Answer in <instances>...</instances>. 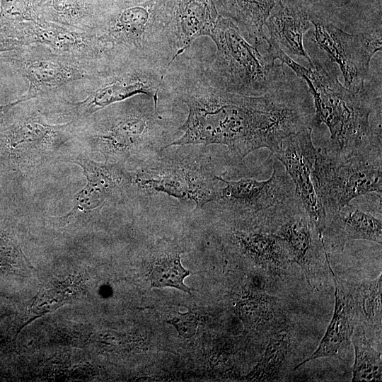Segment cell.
<instances>
[{"mask_svg":"<svg viewBox=\"0 0 382 382\" xmlns=\"http://www.w3.org/2000/svg\"><path fill=\"white\" fill-rule=\"evenodd\" d=\"M316 154L311 127L285 137L273 153L291 180L305 211L323 235L326 214L311 180Z\"/></svg>","mask_w":382,"mask_h":382,"instance_id":"5bb4252c","label":"cell"},{"mask_svg":"<svg viewBox=\"0 0 382 382\" xmlns=\"http://www.w3.org/2000/svg\"><path fill=\"white\" fill-rule=\"evenodd\" d=\"M266 51L290 67L308 85L315 108L313 123H324L330 133L325 146L330 151L350 153L381 146V121L369 120L374 103L366 90L353 92L337 79L333 66L320 62L304 67L294 61L274 40L266 37ZM381 104V103H380Z\"/></svg>","mask_w":382,"mask_h":382,"instance_id":"3957f363","label":"cell"},{"mask_svg":"<svg viewBox=\"0 0 382 382\" xmlns=\"http://www.w3.org/2000/svg\"><path fill=\"white\" fill-rule=\"evenodd\" d=\"M277 2L279 1H282V0H275Z\"/></svg>","mask_w":382,"mask_h":382,"instance_id":"d590c367","label":"cell"},{"mask_svg":"<svg viewBox=\"0 0 382 382\" xmlns=\"http://www.w3.org/2000/svg\"><path fill=\"white\" fill-rule=\"evenodd\" d=\"M74 162L82 168L86 183L74 196V205L66 214L50 218L59 225L66 226L99 214L104 207L118 202L132 191L125 166L98 163L84 154L78 155Z\"/></svg>","mask_w":382,"mask_h":382,"instance_id":"4fadbf2b","label":"cell"},{"mask_svg":"<svg viewBox=\"0 0 382 382\" xmlns=\"http://www.w3.org/2000/svg\"><path fill=\"white\" fill-rule=\"evenodd\" d=\"M335 237L340 244L350 240H366L381 244V220L347 204L328 216L323 233Z\"/></svg>","mask_w":382,"mask_h":382,"instance_id":"7402d4cb","label":"cell"},{"mask_svg":"<svg viewBox=\"0 0 382 382\" xmlns=\"http://www.w3.org/2000/svg\"><path fill=\"white\" fill-rule=\"evenodd\" d=\"M12 38L23 45H40L57 54L108 64L93 32L74 30L41 19L21 24Z\"/></svg>","mask_w":382,"mask_h":382,"instance_id":"9a60e30c","label":"cell"},{"mask_svg":"<svg viewBox=\"0 0 382 382\" xmlns=\"http://www.w3.org/2000/svg\"><path fill=\"white\" fill-rule=\"evenodd\" d=\"M34 270L16 243L0 233V272L29 276Z\"/></svg>","mask_w":382,"mask_h":382,"instance_id":"f546056e","label":"cell"},{"mask_svg":"<svg viewBox=\"0 0 382 382\" xmlns=\"http://www.w3.org/2000/svg\"><path fill=\"white\" fill-rule=\"evenodd\" d=\"M103 5H108L130 0H99Z\"/></svg>","mask_w":382,"mask_h":382,"instance_id":"836d02e7","label":"cell"},{"mask_svg":"<svg viewBox=\"0 0 382 382\" xmlns=\"http://www.w3.org/2000/svg\"><path fill=\"white\" fill-rule=\"evenodd\" d=\"M76 122L47 123L38 109L23 113L0 126V150L18 170L42 166L74 134Z\"/></svg>","mask_w":382,"mask_h":382,"instance_id":"8fae6325","label":"cell"},{"mask_svg":"<svg viewBox=\"0 0 382 382\" xmlns=\"http://www.w3.org/2000/svg\"><path fill=\"white\" fill-rule=\"evenodd\" d=\"M381 149L336 154L316 147L311 180L326 218L356 197L382 191Z\"/></svg>","mask_w":382,"mask_h":382,"instance_id":"8992f818","label":"cell"},{"mask_svg":"<svg viewBox=\"0 0 382 382\" xmlns=\"http://www.w3.org/2000/svg\"><path fill=\"white\" fill-rule=\"evenodd\" d=\"M9 64L28 83V99L48 97L71 84L96 79L108 65L54 53L40 45H23L2 53Z\"/></svg>","mask_w":382,"mask_h":382,"instance_id":"9c48e42d","label":"cell"},{"mask_svg":"<svg viewBox=\"0 0 382 382\" xmlns=\"http://www.w3.org/2000/svg\"><path fill=\"white\" fill-rule=\"evenodd\" d=\"M79 289L71 281L52 283L41 289L35 299L31 309V316H40L51 312L59 306L70 302L76 297Z\"/></svg>","mask_w":382,"mask_h":382,"instance_id":"f1b7e54d","label":"cell"},{"mask_svg":"<svg viewBox=\"0 0 382 382\" xmlns=\"http://www.w3.org/2000/svg\"><path fill=\"white\" fill-rule=\"evenodd\" d=\"M29 100L24 95L21 96L16 100L6 105H0V126L4 123L8 113L17 105Z\"/></svg>","mask_w":382,"mask_h":382,"instance_id":"1f68e13d","label":"cell"},{"mask_svg":"<svg viewBox=\"0 0 382 382\" xmlns=\"http://www.w3.org/2000/svg\"><path fill=\"white\" fill-rule=\"evenodd\" d=\"M173 90L188 110L174 146L221 144L234 158L267 148L273 154L289 135L311 127L303 104L277 89L259 96L226 92L209 83L200 66L183 69ZM166 148V149H167Z\"/></svg>","mask_w":382,"mask_h":382,"instance_id":"6da1fadb","label":"cell"},{"mask_svg":"<svg viewBox=\"0 0 382 382\" xmlns=\"http://www.w3.org/2000/svg\"><path fill=\"white\" fill-rule=\"evenodd\" d=\"M166 74L160 69L141 64L110 65L89 81L93 88L83 100L64 101L61 114L69 121L83 120L113 103L139 94L147 95L158 102Z\"/></svg>","mask_w":382,"mask_h":382,"instance_id":"30bf717a","label":"cell"},{"mask_svg":"<svg viewBox=\"0 0 382 382\" xmlns=\"http://www.w3.org/2000/svg\"><path fill=\"white\" fill-rule=\"evenodd\" d=\"M291 350L289 333L281 330L274 334L261 359L248 374L250 381H272L283 370Z\"/></svg>","mask_w":382,"mask_h":382,"instance_id":"484cf974","label":"cell"},{"mask_svg":"<svg viewBox=\"0 0 382 382\" xmlns=\"http://www.w3.org/2000/svg\"><path fill=\"white\" fill-rule=\"evenodd\" d=\"M22 46L23 45L18 40L0 34V53L15 50Z\"/></svg>","mask_w":382,"mask_h":382,"instance_id":"d6a6232c","label":"cell"},{"mask_svg":"<svg viewBox=\"0 0 382 382\" xmlns=\"http://www.w3.org/2000/svg\"><path fill=\"white\" fill-rule=\"evenodd\" d=\"M169 323L173 324L180 335L185 338L191 337L197 330V318L192 313H180L169 320Z\"/></svg>","mask_w":382,"mask_h":382,"instance_id":"4dcf8cb0","label":"cell"},{"mask_svg":"<svg viewBox=\"0 0 382 382\" xmlns=\"http://www.w3.org/2000/svg\"><path fill=\"white\" fill-rule=\"evenodd\" d=\"M233 219L239 227L231 229L230 238L242 254L275 273L291 262L283 241L277 234L255 222Z\"/></svg>","mask_w":382,"mask_h":382,"instance_id":"e0dca14e","label":"cell"},{"mask_svg":"<svg viewBox=\"0 0 382 382\" xmlns=\"http://www.w3.org/2000/svg\"><path fill=\"white\" fill-rule=\"evenodd\" d=\"M277 299L257 289L247 292L236 305L240 318L248 329L271 325L279 314Z\"/></svg>","mask_w":382,"mask_h":382,"instance_id":"d4e9b609","label":"cell"},{"mask_svg":"<svg viewBox=\"0 0 382 382\" xmlns=\"http://www.w3.org/2000/svg\"><path fill=\"white\" fill-rule=\"evenodd\" d=\"M270 38L284 46L293 55L305 57L312 63L303 43L304 33L311 27L308 12L291 0L277 2L267 18Z\"/></svg>","mask_w":382,"mask_h":382,"instance_id":"ffe728a7","label":"cell"},{"mask_svg":"<svg viewBox=\"0 0 382 382\" xmlns=\"http://www.w3.org/2000/svg\"><path fill=\"white\" fill-rule=\"evenodd\" d=\"M351 342L354 349L352 381H381V354L376 351L361 329H354Z\"/></svg>","mask_w":382,"mask_h":382,"instance_id":"4316f807","label":"cell"},{"mask_svg":"<svg viewBox=\"0 0 382 382\" xmlns=\"http://www.w3.org/2000/svg\"><path fill=\"white\" fill-rule=\"evenodd\" d=\"M129 175L132 191L146 195L163 192L190 200L196 208L216 202L223 186L208 157L184 152L159 156Z\"/></svg>","mask_w":382,"mask_h":382,"instance_id":"52a82bcc","label":"cell"},{"mask_svg":"<svg viewBox=\"0 0 382 382\" xmlns=\"http://www.w3.org/2000/svg\"><path fill=\"white\" fill-rule=\"evenodd\" d=\"M308 20L314 26L318 45L340 66L345 87L356 93L366 91L371 59L381 50V31L353 35L309 13Z\"/></svg>","mask_w":382,"mask_h":382,"instance_id":"7c38bea8","label":"cell"},{"mask_svg":"<svg viewBox=\"0 0 382 382\" xmlns=\"http://www.w3.org/2000/svg\"><path fill=\"white\" fill-rule=\"evenodd\" d=\"M223 182L216 202L231 217L254 221L273 231L289 212L302 204L280 162H275L266 180L241 178Z\"/></svg>","mask_w":382,"mask_h":382,"instance_id":"ba28073f","label":"cell"},{"mask_svg":"<svg viewBox=\"0 0 382 382\" xmlns=\"http://www.w3.org/2000/svg\"><path fill=\"white\" fill-rule=\"evenodd\" d=\"M157 104L145 94L113 103L91 115L84 139L110 164L125 166L134 155L166 149L179 129Z\"/></svg>","mask_w":382,"mask_h":382,"instance_id":"277c9868","label":"cell"},{"mask_svg":"<svg viewBox=\"0 0 382 382\" xmlns=\"http://www.w3.org/2000/svg\"><path fill=\"white\" fill-rule=\"evenodd\" d=\"M99 0H39L38 17L69 28L93 32L103 8Z\"/></svg>","mask_w":382,"mask_h":382,"instance_id":"44dd1931","label":"cell"},{"mask_svg":"<svg viewBox=\"0 0 382 382\" xmlns=\"http://www.w3.org/2000/svg\"><path fill=\"white\" fill-rule=\"evenodd\" d=\"M381 275L363 284L352 298L354 309L368 325L381 326Z\"/></svg>","mask_w":382,"mask_h":382,"instance_id":"83f0119b","label":"cell"},{"mask_svg":"<svg viewBox=\"0 0 382 382\" xmlns=\"http://www.w3.org/2000/svg\"><path fill=\"white\" fill-rule=\"evenodd\" d=\"M325 257L335 286L333 315L318 347L310 357L299 363L294 369H299L310 361L336 355L347 347L351 342L354 329L353 323L354 309L352 297L347 294L341 280L333 272L327 251Z\"/></svg>","mask_w":382,"mask_h":382,"instance_id":"ac0fdd59","label":"cell"},{"mask_svg":"<svg viewBox=\"0 0 382 382\" xmlns=\"http://www.w3.org/2000/svg\"><path fill=\"white\" fill-rule=\"evenodd\" d=\"M39 0H34L35 3V5L38 2Z\"/></svg>","mask_w":382,"mask_h":382,"instance_id":"e575fe53","label":"cell"},{"mask_svg":"<svg viewBox=\"0 0 382 382\" xmlns=\"http://www.w3.org/2000/svg\"><path fill=\"white\" fill-rule=\"evenodd\" d=\"M178 57L202 36H210L221 16L214 0H170Z\"/></svg>","mask_w":382,"mask_h":382,"instance_id":"d6986e66","label":"cell"},{"mask_svg":"<svg viewBox=\"0 0 382 382\" xmlns=\"http://www.w3.org/2000/svg\"><path fill=\"white\" fill-rule=\"evenodd\" d=\"M166 0H130L104 6L93 32L109 64H137L167 73L178 45Z\"/></svg>","mask_w":382,"mask_h":382,"instance_id":"7a4b0ae2","label":"cell"},{"mask_svg":"<svg viewBox=\"0 0 382 382\" xmlns=\"http://www.w3.org/2000/svg\"><path fill=\"white\" fill-rule=\"evenodd\" d=\"M216 45L213 59L200 65L202 72L212 86L226 92L259 96L277 89L278 70L267 52L262 55L260 44H250L231 20L220 18L209 36Z\"/></svg>","mask_w":382,"mask_h":382,"instance_id":"5b68a950","label":"cell"},{"mask_svg":"<svg viewBox=\"0 0 382 382\" xmlns=\"http://www.w3.org/2000/svg\"><path fill=\"white\" fill-rule=\"evenodd\" d=\"M276 4L275 0H219L222 15L233 21L257 44L266 36L263 27Z\"/></svg>","mask_w":382,"mask_h":382,"instance_id":"603a6c76","label":"cell"},{"mask_svg":"<svg viewBox=\"0 0 382 382\" xmlns=\"http://www.w3.org/2000/svg\"><path fill=\"white\" fill-rule=\"evenodd\" d=\"M179 248L168 245L156 255L152 272L150 275L152 287H175L190 294V289L183 282L190 271L185 269L180 262Z\"/></svg>","mask_w":382,"mask_h":382,"instance_id":"cb8c5ba5","label":"cell"},{"mask_svg":"<svg viewBox=\"0 0 382 382\" xmlns=\"http://www.w3.org/2000/svg\"><path fill=\"white\" fill-rule=\"evenodd\" d=\"M272 232L283 241L291 262L302 269L310 282L317 262L327 248L323 235L303 205L289 213Z\"/></svg>","mask_w":382,"mask_h":382,"instance_id":"2e32d148","label":"cell"}]
</instances>
